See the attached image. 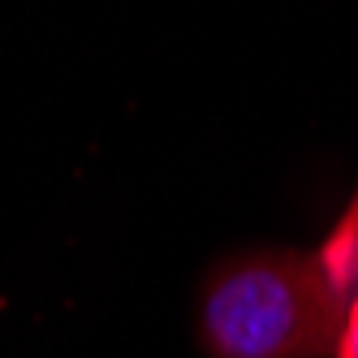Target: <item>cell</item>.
I'll list each match as a JSON object with an SVG mask.
<instances>
[{
    "instance_id": "obj_1",
    "label": "cell",
    "mask_w": 358,
    "mask_h": 358,
    "mask_svg": "<svg viewBox=\"0 0 358 358\" xmlns=\"http://www.w3.org/2000/svg\"><path fill=\"white\" fill-rule=\"evenodd\" d=\"M350 268L328 250H276L224 268L203 294V341L212 358H328L337 354Z\"/></svg>"
},
{
    "instance_id": "obj_2",
    "label": "cell",
    "mask_w": 358,
    "mask_h": 358,
    "mask_svg": "<svg viewBox=\"0 0 358 358\" xmlns=\"http://www.w3.org/2000/svg\"><path fill=\"white\" fill-rule=\"evenodd\" d=\"M337 358H358V294H354V302H350V315H345V332H341Z\"/></svg>"
},
{
    "instance_id": "obj_3",
    "label": "cell",
    "mask_w": 358,
    "mask_h": 358,
    "mask_svg": "<svg viewBox=\"0 0 358 358\" xmlns=\"http://www.w3.org/2000/svg\"><path fill=\"white\" fill-rule=\"evenodd\" d=\"M354 276H358V216H354Z\"/></svg>"
}]
</instances>
